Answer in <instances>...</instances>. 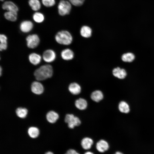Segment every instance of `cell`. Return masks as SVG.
<instances>
[{"mask_svg":"<svg viewBox=\"0 0 154 154\" xmlns=\"http://www.w3.org/2000/svg\"><path fill=\"white\" fill-rule=\"evenodd\" d=\"M42 2L43 5L47 7H52L55 3V0H42Z\"/></svg>","mask_w":154,"mask_h":154,"instance_id":"28","label":"cell"},{"mask_svg":"<svg viewBox=\"0 0 154 154\" xmlns=\"http://www.w3.org/2000/svg\"><path fill=\"white\" fill-rule=\"evenodd\" d=\"M46 118L49 122L54 123L58 119L59 115L56 112L54 111H50L47 114Z\"/></svg>","mask_w":154,"mask_h":154,"instance_id":"17","label":"cell"},{"mask_svg":"<svg viewBox=\"0 0 154 154\" xmlns=\"http://www.w3.org/2000/svg\"><path fill=\"white\" fill-rule=\"evenodd\" d=\"M60 55L63 59L67 61L72 59L74 56V53L73 51L68 48L63 50L61 51Z\"/></svg>","mask_w":154,"mask_h":154,"instance_id":"11","label":"cell"},{"mask_svg":"<svg viewBox=\"0 0 154 154\" xmlns=\"http://www.w3.org/2000/svg\"><path fill=\"white\" fill-rule=\"evenodd\" d=\"M112 73L114 76L121 79L125 78L127 75L125 69L119 67L114 68L112 71Z\"/></svg>","mask_w":154,"mask_h":154,"instance_id":"9","label":"cell"},{"mask_svg":"<svg viewBox=\"0 0 154 154\" xmlns=\"http://www.w3.org/2000/svg\"><path fill=\"white\" fill-rule=\"evenodd\" d=\"M135 57V56L133 53L131 52H127L122 54L121 59L124 62H131L134 60Z\"/></svg>","mask_w":154,"mask_h":154,"instance_id":"22","label":"cell"},{"mask_svg":"<svg viewBox=\"0 0 154 154\" xmlns=\"http://www.w3.org/2000/svg\"><path fill=\"white\" fill-rule=\"evenodd\" d=\"M16 113L18 117L23 118L26 116L27 114L28 111L25 108L20 107L16 109Z\"/></svg>","mask_w":154,"mask_h":154,"instance_id":"26","label":"cell"},{"mask_svg":"<svg viewBox=\"0 0 154 154\" xmlns=\"http://www.w3.org/2000/svg\"><path fill=\"white\" fill-rule=\"evenodd\" d=\"M28 3L29 6L33 11H37L41 7V4L38 0H29Z\"/></svg>","mask_w":154,"mask_h":154,"instance_id":"24","label":"cell"},{"mask_svg":"<svg viewBox=\"0 0 154 154\" xmlns=\"http://www.w3.org/2000/svg\"><path fill=\"white\" fill-rule=\"evenodd\" d=\"M53 74L52 66L50 64L42 65L36 69L34 76L38 81H42L51 78Z\"/></svg>","mask_w":154,"mask_h":154,"instance_id":"1","label":"cell"},{"mask_svg":"<svg viewBox=\"0 0 154 154\" xmlns=\"http://www.w3.org/2000/svg\"><path fill=\"white\" fill-rule=\"evenodd\" d=\"M2 72V69L1 66H0V76H1V74Z\"/></svg>","mask_w":154,"mask_h":154,"instance_id":"33","label":"cell"},{"mask_svg":"<svg viewBox=\"0 0 154 154\" xmlns=\"http://www.w3.org/2000/svg\"><path fill=\"white\" fill-rule=\"evenodd\" d=\"M114 154H123L122 153L119 151H117Z\"/></svg>","mask_w":154,"mask_h":154,"instance_id":"32","label":"cell"},{"mask_svg":"<svg viewBox=\"0 0 154 154\" xmlns=\"http://www.w3.org/2000/svg\"><path fill=\"white\" fill-rule=\"evenodd\" d=\"M92 30L88 26L84 25L80 29V33L82 37L85 38H89L92 35Z\"/></svg>","mask_w":154,"mask_h":154,"instance_id":"14","label":"cell"},{"mask_svg":"<svg viewBox=\"0 0 154 154\" xmlns=\"http://www.w3.org/2000/svg\"><path fill=\"white\" fill-rule=\"evenodd\" d=\"M4 10L7 11H12L17 12L19 9L17 6L13 2L10 1H5L2 5Z\"/></svg>","mask_w":154,"mask_h":154,"instance_id":"12","label":"cell"},{"mask_svg":"<svg viewBox=\"0 0 154 154\" xmlns=\"http://www.w3.org/2000/svg\"><path fill=\"white\" fill-rule=\"evenodd\" d=\"M4 0H0L1 1H4Z\"/></svg>","mask_w":154,"mask_h":154,"instance_id":"35","label":"cell"},{"mask_svg":"<svg viewBox=\"0 0 154 154\" xmlns=\"http://www.w3.org/2000/svg\"><path fill=\"white\" fill-rule=\"evenodd\" d=\"M68 90L71 94L74 95H77L80 92L81 87L77 83L73 82L69 85Z\"/></svg>","mask_w":154,"mask_h":154,"instance_id":"15","label":"cell"},{"mask_svg":"<svg viewBox=\"0 0 154 154\" xmlns=\"http://www.w3.org/2000/svg\"><path fill=\"white\" fill-rule=\"evenodd\" d=\"M109 146L108 143L105 140L101 139L96 143V148L98 151L100 153H104L107 151Z\"/></svg>","mask_w":154,"mask_h":154,"instance_id":"10","label":"cell"},{"mask_svg":"<svg viewBox=\"0 0 154 154\" xmlns=\"http://www.w3.org/2000/svg\"><path fill=\"white\" fill-rule=\"evenodd\" d=\"M93 143V141L91 138L86 137L82 139L81 141V145L82 148L85 150L90 149Z\"/></svg>","mask_w":154,"mask_h":154,"instance_id":"16","label":"cell"},{"mask_svg":"<svg viewBox=\"0 0 154 154\" xmlns=\"http://www.w3.org/2000/svg\"><path fill=\"white\" fill-rule=\"evenodd\" d=\"M104 95L102 92L99 90L93 92L91 95V99L94 101L98 102L103 98Z\"/></svg>","mask_w":154,"mask_h":154,"instance_id":"18","label":"cell"},{"mask_svg":"<svg viewBox=\"0 0 154 154\" xmlns=\"http://www.w3.org/2000/svg\"><path fill=\"white\" fill-rule=\"evenodd\" d=\"M45 154H54L53 153H52L50 151H48L46 153H45Z\"/></svg>","mask_w":154,"mask_h":154,"instance_id":"34","label":"cell"},{"mask_svg":"<svg viewBox=\"0 0 154 154\" xmlns=\"http://www.w3.org/2000/svg\"><path fill=\"white\" fill-rule=\"evenodd\" d=\"M64 120L68 124V127L70 129H73L75 126L79 125L81 123L80 119L73 114H66Z\"/></svg>","mask_w":154,"mask_h":154,"instance_id":"4","label":"cell"},{"mask_svg":"<svg viewBox=\"0 0 154 154\" xmlns=\"http://www.w3.org/2000/svg\"><path fill=\"white\" fill-rule=\"evenodd\" d=\"M84 154H94L93 153L90 151H87L85 152Z\"/></svg>","mask_w":154,"mask_h":154,"instance_id":"31","label":"cell"},{"mask_svg":"<svg viewBox=\"0 0 154 154\" xmlns=\"http://www.w3.org/2000/svg\"><path fill=\"white\" fill-rule=\"evenodd\" d=\"M118 108L119 111L122 113H127L130 111L128 104L124 101L120 102L119 104Z\"/></svg>","mask_w":154,"mask_h":154,"instance_id":"23","label":"cell"},{"mask_svg":"<svg viewBox=\"0 0 154 154\" xmlns=\"http://www.w3.org/2000/svg\"><path fill=\"white\" fill-rule=\"evenodd\" d=\"M58 9L59 14L64 16L69 14L71 9V5L68 1L61 0L58 3Z\"/></svg>","mask_w":154,"mask_h":154,"instance_id":"3","label":"cell"},{"mask_svg":"<svg viewBox=\"0 0 154 154\" xmlns=\"http://www.w3.org/2000/svg\"><path fill=\"white\" fill-rule=\"evenodd\" d=\"M31 88L33 92L38 95L42 94L44 91V87L42 84L37 81H34L32 83Z\"/></svg>","mask_w":154,"mask_h":154,"instance_id":"8","label":"cell"},{"mask_svg":"<svg viewBox=\"0 0 154 154\" xmlns=\"http://www.w3.org/2000/svg\"><path fill=\"white\" fill-rule=\"evenodd\" d=\"M7 36L3 34L0 35V50L1 51L5 50L7 47Z\"/></svg>","mask_w":154,"mask_h":154,"instance_id":"21","label":"cell"},{"mask_svg":"<svg viewBox=\"0 0 154 154\" xmlns=\"http://www.w3.org/2000/svg\"><path fill=\"white\" fill-rule=\"evenodd\" d=\"M55 39L58 43L64 45L71 44L73 41V37L71 33L66 30H62L57 33Z\"/></svg>","mask_w":154,"mask_h":154,"instance_id":"2","label":"cell"},{"mask_svg":"<svg viewBox=\"0 0 154 154\" xmlns=\"http://www.w3.org/2000/svg\"><path fill=\"white\" fill-rule=\"evenodd\" d=\"M27 47L33 49L37 47L39 45L40 40L38 36L36 34L29 35L26 38Z\"/></svg>","mask_w":154,"mask_h":154,"instance_id":"5","label":"cell"},{"mask_svg":"<svg viewBox=\"0 0 154 154\" xmlns=\"http://www.w3.org/2000/svg\"><path fill=\"white\" fill-rule=\"evenodd\" d=\"M33 25L32 22L29 21H22L20 25V30L23 33H27L33 29Z\"/></svg>","mask_w":154,"mask_h":154,"instance_id":"7","label":"cell"},{"mask_svg":"<svg viewBox=\"0 0 154 154\" xmlns=\"http://www.w3.org/2000/svg\"><path fill=\"white\" fill-rule=\"evenodd\" d=\"M33 19L36 23H40L43 22L44 17V15L41 13L36 12L35 13L33 16Z\"/></svg>","mask_w":154,"mask_h":154,"instance_id":"27","label":"cell"},{"mask_svg":"<svg viewBox=\"0 0 154 154\" xmlns=\"http://www.w3.org/2000/svg\"><path fill=\"white\" fill-rule=\"evenodd\" d=\"M85 0H68L73 5L79 6L82 5Z\"/></svg>","mask_w":154,"mask_h":154,"instance_id":"29","label":"cell"},{"mask_svg":"<svg viewBox=\"0 0 154 154\" xmlns=\"http://www.w3.org/2000/svg\"><path fill=\"white\" fill-rule=\"evenodd\" d=\"M76 107L78 109L81 110L85 109L87 106V102L84 99L79 98L77 100L75 103Z\"/></svg>","mask_w":154,"mask_h":154,"instance_id":"19","label":"cell"},{"mask_svg":"<svg viewBox=\"0 0 154 154\" xmlns=\"http://www.w3.org/2000/svg\"><path fill=\"white\" fill-rule=\"evenodd\" d=\"M65 154H80L75 150L70 149L68 150Z\"/></svg>","mask_w":154,"mask_h":154,"instance_id":"30","label":"cell"},{"mask_svg":"<svg viewBox=\"0 0 154 154\" xmlns=\"http://www.w3.org/2000/svg\"><path fill=\"white\" fill-rule=\"evenodd\" d=\"M56 57L55 52L51 49H48L44 51L42 55L43 60L47 63L53 62L55 59Z\"/></svg>","mask_w":154,"mask_h":154,"instance_id":"6","label":"cell"},{"mask_svg":"<svg viewBox=\"0 0 154 154\" xmlns=\"http://www.w3.org/2000/svg\"><path fill=\"white\" fill-rule=\"evenodd\" d=\"M29 60L32 64L36 65L40 62L42 57L41 56L37 53L33 52L30 54L28 57Z\"/></svg>","mask_w":154,"mask_h":154,"instance_id":"13","label":"cell"},{"mask_svg":"<svg viewBox=\"0 0 154 154\" xmlns=\"http://www.w3.org/2000/svg\"><path fill=\"white\" fill-rule=\"evenodd\" d=\"M17 12L12 11H7L4 14V16L7 20L11 21H15L17 19Z\"/></svg>","mask_w":154,"mask_h":154,"instance_id":"20","label":"cell"},{"mask_svg":"<svg viewBox=\"0 0 154 154\" xmlns=\"http://www.w3.org/2000/svg\"><path fill=\"white\" fill-rule=\"evenodd\" d=\"M28 132L29 136L33 138L37 137L38 136L39 133L38 129L34 127L29 128L28 129Z\"/></svg>","mask_w":154,"mask_h":154,"instance_id":"25","label":"cell"}]
</instances>
